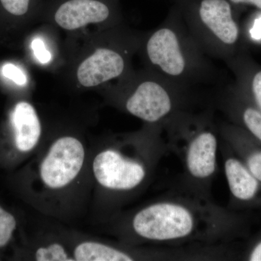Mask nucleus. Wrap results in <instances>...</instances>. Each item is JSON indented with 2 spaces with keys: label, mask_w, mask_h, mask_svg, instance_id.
Instances as JSON below:
<instances>
[{
  "label": "nucleus",
  "mask_w": 261,
  "mask_h": 261,
  "mask_svg": "<svg viewBox=\"0 0 261 261\" xmlns=\"http://www.w3.org/2000/svg\"><path fill=\"white\" fill-rule=\"evenodd\" d=\"M116 241L130 246L228 245L245 238L250 220L177 186L140 206L99 223Z\"/></svg>",
  "instance_id": "nucleus-1"
},
{
  "label": "nucleus",
  "mask_w": 261,
  "mask_h": 261,
  "mask_svg": "<svg viewBox=\"0 0 261 261\" xmlns=\"http://www.w3.org/2000/svg\"><path fill=\"white\" fill-rule=\"evenodd\" d=\"M91 142L80 121L47 125L42 145L27 170V195L39 214L74 224L90 208Z\"/></svg>",
  "instance_id": "nucleus-2"
},
{
  "label": "nucleus",
  "mask_w": 261,
  "mask_h": 261,
  "mask_svg": "<svg viewBox=\"0 0 261 261\" xmlns=\"http://www.w3.org/2000/svg\"><path fill=\"white\" fill-rule=\"evenodd\" d=\"M168 151L163 126L144 123L135 132L91 142L90 210L96 222L123 210L142 195Z\"/></svg>",
  "instance_id": "nucleus-3"
},
{
  "label": "nucleus",
  "mask_w": 261,
  "mask_h": 261,
  "mask_svg": "<svg viewBox=\"0 0 261 261\" xmlns=\"http://www.w3.org/2000/svg\"><path fill=\"white\" fill-rule=\"evenodd\" d=\"M143 34L123 23L68 34L58 73L73 92H97L134 69L132 60L138 54Z\"/></svg>",
  "instance_id": "nucleus-4"
},
{
  "label": "nucleus",
  "mask_w": 261,
  "mask_h": 261,
  "mask_svg": "<svg viewBox=\"0 0 261 261\" xmlns=\"http://www.w3.org/2000/svg\"><path fill=\"white\" fill-rule=\"evenodd\" d=\"M138 54L144 68L188 89L214 80L215 69L174 4L163 23L144 32Z\"/></svg>",
  "instance_id": "nucleus-5"
},
{
  "label": "nucleus",
  "mask_w": 261,
  "mask_h": 261,
  "mask_svg": "<svg viewBox=\"0 0 261 261\" xmlns=\"http://www.w3.org/2000/svg\"><path fill=\"white\" fill-rule=\"evenodd\" d=\"M168 150L181 161L183 173L178 186L206 198L212 199L211 187L218 173L219 128L214 108L185 111L163 127Z\"/></svg>",
  "instance_id": "nucleus-6"
},
{
  "label": "nucleus",
  "mask_w": 261,
  "mask_h": 261,
  "mask_svg": "<svg viewBox=\"0 0 261 261\" xmlns=\"http://www.w3.org/2000/svg\"><path fill=\"white\" fill-rule=\"evenodd\" d=\"M108 106L136 117L144 124L164 126L192 111L199 102L192 89L173 84L147 68L135 70L97 91Z\"/></svg>",
  "instance_id": "nucleus-7"
},
{
  "label": "nucleus",
  "mask_w": 261,
  "mask_h": 261,
  "mask_svg": "<svg viewBox=\"0 0 261 261\" xmlns=\"http://www.w3.org/2000/svg\"><path fill=\"white\" fill-rule=\"evenodd\" d=\"M196 42L207 56L233 57L240 27L229 0H173Z\"/></svg>",
  "instance_id": "nucleus-8"
},
{
  "label": "nucleus",
  "mask_w": 261,
  "mask_h": 261,
  "mask_svg": "<svg viewBox=\"0 0 261 261\" xmlns=\"http://www.w3.org/2000/svg\"><path fill=\"white\" fill-rule=\"evenodd\" d=\"M123 23L121 0H45L39 20L68 34Z\"/></svg>",
  "instance_id": "nucleus-9"
},
{
  "label": "nucleus",
  "mask_w": 261,
  "mask_h": 261,
  "mask_svg": "<svg viewBox=\"0 0 261 261\" xmlns=\"http://www.w3.org/2000/svg\"><path fill=\"white\" fill-rule=\"evenodd\" d=\"M65 237L74 261L182 260L178 247L130 246L109 241L64 226Z\"/></svg>",
  "instance_id": "nucleus-10"
},
{
  "label": "nucleus",
  "mask_w": 261,
  "mask_h": 261,
  "mask_svg": "<svg viewBox=\"0 0 261 261\" xmlns=\"http://www.w3.org/2000/svg\"><path fill=\"white\" fill-rule=\"evenodd\" d=\"M220 149L229 189L228 208L236 211L261 208L260 182L221 138Z\"/></svg>",
  "instance_id": "nucleus-11"
},
{
  "label": "nucleus",
  "mask_w": 261,
  "mask_h": 261,
  "mask_svg": "<svg viewBox=\"0 0 261 261\" xmlns=\"http://www.w3.org/2000/svg\"><path fill=\"white\" fill-rule=\"evenodd\" d=\"M11 142L15 154L33 155L42 145L47 125L40 113L30 101H18L8 117Z\"/></svg>",
  "instance_id": "nucleus-12"
},
{
  "label": "nucleus",
  "mask_w": 261,
  "mask_h": 261,
  "mask_svg": "<svg viewBox=\"0 0 261 261\" xmlns=\"http://www.w3.org/2000/svg\"><path fill=\"white\" fill-rule=\"evenodd\" d=\"M211 106L261 144V111L251 101L233 89H221L215 95Z\"/></svg>",
  "instance_id": "nucleus-13"
},
{
  "label": "nucleus",
  "mask_w": 261,
  "mask_h": 261,
  "mask_svg": "<svg viewBox=\"0 0 261 261\" xmlns=\"http://www.w3.org/2000/svg\"><path fill=\"white\" fill-rule=\"evenodd\" d=\"M42 25L29 38V54L39 68L58 73L63 61V42H60L58 29Z\"/></svg>",
  "instance_id": "nucleus-14"
},
{
  "label": "nucleus",
  "mask_w": 261,
  "mask_h": 261,
  "mask_svg": "<svg viewBox=\"0 0 261 261\" xmlns=\"http://www.w3.org/2000/svg\"><path fill=\"white\" fill-rule=\"evenodd\" d=\"M218 128L220 137L261 183V144L233 123H220Z\"/></svg>",
  "instance_id": "nucleus-15"
},
{
  "label": "nucleus",
  "mask_w": 261,
  "mask_h": 261,
  "mask_svg": "<svg viewBox=\"0 0 261 261\" xmlns=\"http://www.w3.org/2000/svg\"><path fill=\"white\" fill-rule=\"evenodd\" d=\"M29 253L33 260L74 261L62 225L39 228Z\"/></svg>",
  "instance_id": "nucleus-16"
},
{
  "label": "nucleus",
  "mask_w": 261,
  "mask_h": 261,
  "mask_svg": "<svg viewBox=\"0 0 261 261\" xmlns=\"http://www.w3.org/2000/svg\"><path fill=\"white\" fill-rule=\"evenodd\" d=\"M45 0H0V11L10 20L33 23L40 20Z\"/></svg>",
  "instance_id": "nucleus-17"
},
{
  "label": "nucleus",
  "mask_w": 261,
  "mask_h": 261,
  "mask_svg": "<svg viewBox=\"0 0 261 261\" xmlns=\"http://www.w3.org/2000/svg\"><path fill=\"white\" fill-rule=\"evenodd\" d=\"M0 75L18 88L28 89L30 85V78L28 72L21 65L16 63L6 62L2 65L0 67Z\"/></svg>",
  "instance_id": "nucleus-18"
},
{
  "label": "nucleus",
  "mask_w": 261,
  "mask_h": 261,
  "mask_svg": "<svg viewBox=\"0 0 261 261\" xmlns=\"http://www.w3.org/2000/svg\"><path fill=\"white\" fill-rule=\"evenodd\" d=\"M17 224L15 216L0 205V248L10 243Z\"/></svg>",
  "instance_id": "nucleus-19"
},
{
  "label": "nucleus",
  "mask_w": 261,
  "mask_h": 261,
  "mask_svg": "<svg viewBox=\"0 0 261 261\" xmlns=\"http://www.w3.org/2000/svg\"><path fill=\"white\" fill-rule=\"evenodd\" d=\"M239 260L261 261V230L252 237L238 255Z\"/></svg>",
  "instance_id": "nucleus-20"
},
{
  "label": "nucleus",
  "mask_w": 261,
  "mask_h": 261,
  "mask_svg": "<svg viewBox=\"0 0 261 261\" xmlns=\"http://www.w3.org/2000/svg\"><path fill=\"white\" fill-rule=\"evenodd\" d=\"M249 91L250 99L256 107L261 111V70H257L249 81Z\"/></svg>",
  "instance_id": "nucleus-21"
},
{
  "label": "nucleus",
  "mask_w": 261,
  "mask_h": 261,
  "mask_svg": "<svg viewBox=\"0 0 261 261\" xmlns=\"http://www.w3.org/2000/svg\"><path fill=\"white\" fill-rule=\"evenodd\" d=\"M250 37L255 41L261 40V15L254 20L251 29H250Z\"/></svg>",
  "instance_id": "nucleus-22"
},
{
  "label": "nucleus",
  "mask_w": 261,
  "mask_h": 261,
  "mask_svg": "<svg viewBox=\"0 0 261 261\" xmlns=\"http://www.w3.org/2000/svg\"><path fill=\"white\" fill-rule=\"evenodd\" d=\"M233 5H251L261 10V0H229Z\"/></svg>",
  "instance_id": "nucleus-23"
}]
</instances>
